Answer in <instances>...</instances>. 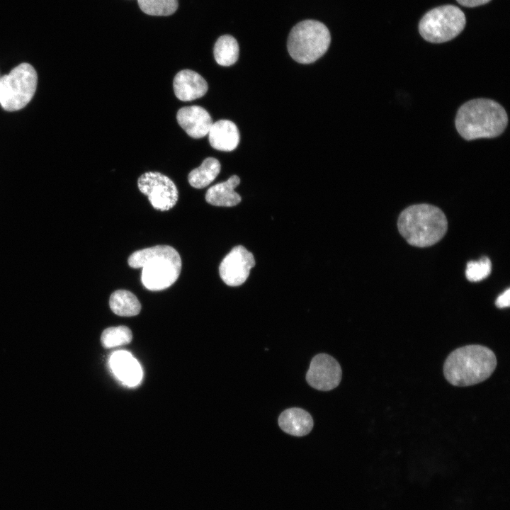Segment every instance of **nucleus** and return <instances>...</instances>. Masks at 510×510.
<instances>
[{
  "label": "nucleus",
  "mask_w": 510,
  "mask_h": 510,
  "mask_svg": "<svg viewBox=\"0 0 510 510\" xmlns=\"http://www.w3.org/2000/svg\"><path fill=\"white\" fill-rule=\"evenodd\" d=\"M174 94L182 101H191L203 96L208 89V83L198 73L183 69L174 76Z\"/></svg>",
  "instance_id": "f8f14e48"
},
{
  "label": "nucleus",
  "mask_w": 510,
  "mask_h": 510,
  "mask_svg": "<svg viewBox=\"0 0 510 510\" xmlns=\"http://www.w3.org/2000/svg\"><path fill=\"white\" fill-rule=\"evenodd\" d=\"M176 120L184 131L196 139L207 135L213 123L209 113L198 106L180 108L176 114Z\"/></svg>",
  "instance_id": "9b49d317"
},
{
  "label": "nucleus",
  "mask_w": 510,
  "mask_h": 510,
  "mask_svg": "<svg viewBox=\"0 0 510 510\" xmlns=\"http://www.w3.org/2000/svg\"><path fill=\"white\" fill-rule=\"evenodd\" d=\"M142 12L150 16H167L176 12L178 0H137Z\"/></svg>",
  "instance_id": "aec40b11"
},
{
  "label": "nucleus",
  "mask_w": 510,
  "mask_h": 510,
  "mask_svg": "<svg viewBox=\"0 0 510 510\" xmlns=\"http://www.w3.org/2000/svg\"><path fill=\"white\" fill-rule=\"evenodd\" d=\"M507 123L504 108L489 98L467 101L459 108L455 120L457 131L466 140L497 137Z\"/></svg>",
  "instance_id": "f257e3e1"
},
{
  "label": "nucleus",
  "mask_w": 510,
  "mask_h": 510,
  "mask_svg": "<svg viewBox=\"0 0 510 510\" xmlns=\"http://www.w3.org/2000/svg\"><path fill=\"white\" fill-rule=\"evenodd\" d=\"M460 5L466 7H475L485 4L491 0H456Z\"/></svg>",
  "instance_id": "b1692460"
},
{
  "label": "nucleus",
  "mask_w": 510,
  "mask_h": 510,
  "mask_svg": "<svg viewBox=\"0 0 510 510\" xmlns=\"http://www.w3.org/2000/svg\"><path fill=\"white\" fill-rule=\"evenodd\" d=\"M397 227L401 235L409 244L426 247L443 237L448 222L440 208L423 203L405 208L399 216Z\"/></svg>",
  "instance_id": "20e7f679"
},
{
  "label": "nucleus",
  "mask_w": 510,
  "mask_h": 510,
  "mask_svg": "<svg viewBox=\"0 0 510 510\" xmlns=\"http://www.w3.org/2000/svg\"><path fill=\"white\" fill-rule=\"evenodd\" d=\"M137 186L156 210H170L178 201V192L176 185L168 176L159 172L148 171L142 174Z\"/></svg>",
  "instance_id": "6e6552de"
},
{
  "label": "nucleus",
  "mask_w": 510,
  "mask_h": 510,
  "mask_svg": "<svg viewBox=\"0 0 510 510\" xmlns=\"http://www.w3.org/2000/svg\"><path fill=\"white\" fill-rule=\"evenodd\" d=\"M313 419L305 409L298 407L284 410L278 417V425L285 433L303 436L308 434L313 428Z\"/></svg>",
  "instance_id": "4468645a"
},
{
  "label": "nucleus",
  "mask_w": 510,
  "mask_h": 510,
  "mask_svg": "<svg viewBox=\"0 0 510 510\" xmlns=\"http://www.w3.org/2000/svg\"><path fill=\"white\" fill-rule=\"evenodd\" d=\"M254 265L253 254L243 246H236L222 259L220 276L227 285L239 286L246 281Z\"/></svg>",
  "instance_id": "9d476101"
},
{
  "label": "nucleus",
  "mask_w": 510,
  "mask_h": 510,
  "mask_svg": "<svg viewBox=\"0 0 510 510\" xmlns=\"http://www.w3.org/2000/svg\"><path fill=\"white\" fill-rule=\"evenodd\" d=\"M510 290L507 288L504 292L500 294L495 302L496 305L499 308L507 307L510 305Z\"/></svg>",
  "instance_id": "5701e85b"
},
{
  "label": "nucleus",
  "mask_w": 510,
  "mask_h": 510,
  "mask_svg": "<svg viewBox=\"0 0 510 510\" xmlns=\"http://www.w3.org/2000/svg\"><path fill=\"white\" fill-rule=\"evenodd\" d=\"M213 53L215 60L218 64L224 67L231 66L238 60V43L231 35H222L215 44Z\"/></svg>",
  "instance_id": "6ab92c4d"
},
{
  "label": "nucleus",
  "mask_w": 510,
  "mask_h": 510,
  "mask_svg": "<svg viewBox=\"0 0 510 510\" xmlns=\"http://www.w3.org/2000/svg\"><path fill=\"white\" fill-rule=\"evenodd\" d=\"M330 42L331 35L324 24L314 20H305L293 28L287 47L293 60L301 64H310L327 52Z\"/></svg>",
  "instance_id": "39448f33"
},
{
  "label": "nucleus",
  "mask_w": 510,
  "mask_h": 510,
  "mask_svg": "<svg viewBox=\"0 0 510 510\" xmlns=\"http://www.w3.org/2000/svg\"><path fill=\"white\" fill-rule=\"evenodd\" d=\"M240 178L233 175L228 180L217 183L208 188L205 200L210 205L220 207H232L241 202V196L234 191Z\"/></svg>",
  "instance_id": "dca6fc26"
},
{
  "label": "nucleus",
  "mask_w": 510,
  "mask_h": 510,
  "mask_svg": "<svg viewBox=\"0 0 510 510\" xmlns=\"http://www.w3.org/2000/svg\"><path fill=\"white\" fill-rule=\"evenodd\" d=\"M38 75L28 63H21L0 79V103L7 111L24 108L32 99Z\"/></svg>",
  "instance_id": "423d86ee"
},
{
  "label": "nucleus",
  "mask_w": 510,
  "mask_h": 510,
  "mask_svg": "<svg viewBox=\"0 0 510 510\" xmlns=\"http://www.w3.org/2000/svg\"><path fill=\"white\" fill-rule=\"evenodd\" d=\"M221 170L220 162L213 157L203 160L200 166L193 169L188 176L190 185L196 188H203L211 183Z\"/></svg>",
  "instance_id": "f3484780"
},
{
  "label": "nucleus",
  "mask_w": 510,
  "mask_h": 510,
  "mask_svg": "<svg viewBox=\"0 0 510 510\" xmlns=\"http://www.w3.org/2000/svg\"><path fill=\"white\" fill-rule=\"evenodd\" d=\"M110 365L115 375L130 386L137 385L142 378V370L137 361L126 351L113 353L110 358Z\"/></svg>",
  "instance_id": "2eb2a0df"
},
{
  "label": "nucleus",
  "mask_w": 510,
  "mask_h": 510,
  "mask_svg": "<svg viewBox=\"0 0 510 510\" xmlns=\"http://www.w3.org/2000/svg\"><path fill=\"white\" fill-rule=\"evenodd\" d=\"M132 338L131 330L122 325L106 329L101 334V341L103 347L109 348L128 344Z\"/></svg>",
  "instance_id": "412c9836"
},
{
  "label": "nucleus",
  "mask_w": 510,
  "mask_h": 510,
  "mask_svg": "<svg viewBox=\"0 0 510 510\" xmlns=\"http://www.w3.org/2000/svg\"><path fill=\"white\" fill-rule=\"evenodd\" d=\"M497 366L494 352L481 345H468L452 351L445 361L446 379L455 386H470L487 379Z\"/></svg>",
  "instance_id": "7ed1b4c3"
},
{
  "label": "nucleus",
  "mask_w": 510,
  "mask_h": 510,
  "mask_svg": "<svg viewBox=\"0 0 510 510\" xmlns=\"http://www.w3.org/2000/svg\"><path fill=\"white\" fill-rule=\"evenodd\" d=\"M342 371L338 361L327 353H319L312 359L306 373V380L313 388L329 391L341 382Z\"/></svg>",
  "instance_id": "1a4fd4ad"
},
{
  "label": "nucleus",
  "mask_w": 510,
  "mask_h": 510,
  "mask_svg": "<svg viewBox=\"0 0 510 510\" xmlns=\"http://www.w3.org/2000/svg\"><path fill=\"white\" fill-rule=\"evenodd\" d=\"M130 267L142 268L141 282L149 290L166 289L178 279L181 270L178 252L169 245L137 250L128 258Z\"/></svg>",
  "instance_id": "f03ea898"
},
{
  "label": "nucleus",
  "mask_w": 510,
  "mask_h": 510,
  "mask_svg": "<svg viewBox=\"0 0 510 510\" xmlns=\"http://www.w3.org/2000/svg\"><path fill=\"white\" fill-rule=\"evenodd\" d=\"M492 264L488 257L483 256L478 261L467 264L465 276L471 282H478L486 278L491 273Z\"/></svg>",
  "instance_id": "4be33fe9"
},
{
  "label": "nucleus",
  "mask_w": 510,
  "mask_h": 510,
  "mask_svg": "<svg viewBox=\"0 0 510 510\" xmlns=\"http://www.w3.org/2000/svg\"><path fill=\"white\" fill-rule=\"evenodd\" d=\"M111 310L121 317H132L138 314L141 304L137 297L125 290H118L112 293L109 300Z\"/></svg>",
  "instance_id": "a211bd4d"
},
{
  "label": "nucleus",
  "mask_w": 510,
  "mask_h": 510,
  "mask_svg": "<svg viewBox=\"0 0 510 510\" xmlns=\"http://www.w3.org/2000/svg\"><path fill=\"white\" fill-rule=\"evenodd\" d=\"M465 26L464 13L455 6L445 5L428 11L419 22V30L426 41L441 43L458 35Z\"/></svg>",
  "instance_id": "0eeeda50"
},
{
  "label": "nucleus",
  "mask_w": 510,
  "mask_h": 510,
  "mask_svg": "<svg viewBox=\"0 0 510 510\" xmlns=\"http://www.w3.org/2000/svg\"><path fill=\"white\" fill-rule=\"evenodd\" d=\"M208 135L212 147L219 151L231 152L239 142L237 127L228 120H220L212 123Z\"/></svg>",
  "instance_id": "ddd939ff"
}]
</instances>
